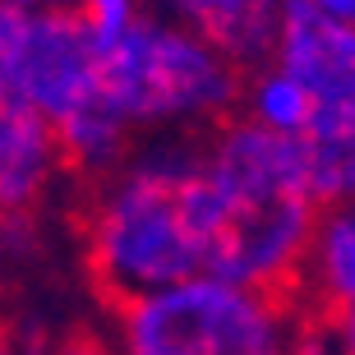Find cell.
<instances>
[{"instance_id":"6da1fadb","label":"cell","mask_w":355,"mask_h":355,"mask_svg":"<svg viewBox=\"0 0 355 355\" xmlns=\"http://www.w3.org/2000/svg\"><path fill=\"white\" fill-rule=\"evenodd\" d=\"M208 166L184 144L153 148L102 194L88 217V268L106 300L125 309L139 295L203 277L198 245L180 189Z\"/></svg>"},{"instance_id":"7a4b0ae2","label":"cell","mask_w":355,"mask_h":355,"mask_svg":"<svg viewBox=\"0 0 355 355\" xmlns=\"http://www.w3.org/2000/svg\"><path fill=\"white\" fill-rule=\"evenodd\" d=\"M295 304L217 277L139 295L120 309L125 355H291Z\"/></svg>"},{"instance_id":"3957f363","label":"cell","mask_w":355,"mask_h":355,"mask_svg":"<svg viewBox=\"0 0 355 355\" xmlns=\"http://www.w3.org/2000/svg\"><path fill=\"white\" fill-rule=\"evenodd\" d=\"M236 92L240 69L198 33L134 19L111 46H102V102L125 125L217 116L236 102Z\"/></svg>"},{"instance_id":"277c9868","label":"cell","mask_w":355,"mask_h":355,"mask_svg":"<svg viewBox=\"0 0 355 355\" xmlns=\"http://www.w3.org/2000/svg\"><path fill=\"white\" fill-rule=\"evenodd\" d=\"M5 97H19L51 125L102 102V46L88 19L74 10H28L10 55Z\"/></svg>"},{"instance_id":"5b68a950","label":"cell","mask_w":355,"mask_h":355,"mask_svg":"<svg viewBox=\"0 0 355 355\" xmlns=\"http://www.w3.org/2000/svg\"><path fill=\"white\" fill-rule=\"evenodd\" d=\"M277 69H286L314 97V125L355 120V24L332 19L309 0H282Z\"/></svg>"},{"instance_id":"8992f818","label":"cell","mask_w":355,"mask_h":355,"mask_svg":"<svg viewBox=\"0 0 355 355\" xmlns=\"http://www.w3.org/2000/svg\"><path fill=\"white\" fill-rule=\"evenodd\" d=\"M208 175L226 189V198H314L309 134H282L259 120H236L217 134Z\"/></svg>"},{"instance_id":"52a82bcc","label":"cell","mask_w":355,"mask_h":355,"mask_svg":"<svg viewBox=\"0 0 355 355\" xmlns=\"http://www.w3.org/2000/svg\"><path fill=\"white\" fill-rule=\"evenodd\" d=\"M175 19L189 24L203 42L236 69H250L272 55L277 60V33H282V0H162Z\"/></svg>"},{"instance_id":"ba28073f","label":"cell","mask_w":355,"mask_h":355,"mask_svg":"<svg viewBox=\"0 0 355 355\" xmlns=\"http://www.w3.org/2000/svg\"><path fill=\"white\" fill-rule=\"evenodd\" d=\"M60 144L55 125L19 97H0V212H28L46 189Z\"/></svg>"},{"instance_id":"9c48e42d","label":"cell","mask_w":355,"mask_h":355,"mask_svg":"<svg viewBox=\"0 0 355 355\" xmlns=\"http://www.w3.org/2000/svg\"><path fill=\"white\" fill-rule=\"evenodd\" d=\"M309 277L318 286V304L332 318L355 314V203H332L318 212Z\"/></svg>"},{"instance_id":"30bf717a","label":"cell","mask_w":355,"mask_h":355,"mask_svg":"<svg viewBox=\"0 0 355 355\" xmlns=\"http://www.w3.org/2000/svg\"><path fill=\"white\" fill-rule=\"evenodd\" d=\"M309 184L318 203H355V120H318L309 130Z\"/></svg>"},{"instance_id":"8fae6325","label":"cell","mask_w":355,"mask_h":355,"mask_svg":"<svg viewBox=\"0 0 355 355\" xmlns=\"http://www.w3.org/2000/svg\"><path fill=\"white\" fill-rule=\"evenodd\" d=\"M55 144H60V162L65 166H83V171H102L120 157L125 144V120L106 102L88 106L79 116H69L65 125H55Z\"/></svg>"},{"instance_id":"7c38bea8","label":"cell","mask_w":355,"mask_h":355,"mask_svg":"<svg viewBox=\"0 0 355 355\" xmlns=\"http://www.w3.org/2000/svg\"><path fill=\"white\" fill-rule=\"evenodd\" d=\"M318 106L314 97L291 79L286 69H268L250 83V120L268 125V130H282V134H309Z\"/></svg>"},{"instance_id":"4fadbf2b","label":"cell","mask_w":355,"mask_h":355,"mask_svg":"<svg viewBox=\"0 0 355 355\" xmlns=\"http://www.w3.org/2000/svg\"><path fill=\"white\" fill-rule=\"evenodd\" d=\"M83 19L97 33V46H111L134 24V0H83Z\"/></svg>"},{"instance_id":"5bb4252c","label":"cell","mask_w":355,"mask_h":355,"mask_svg":"<svg viewBox=\"0 0 355 355\" xmlns=\"http://www.w3.org/2000/svg\"><path fill=\"white\" fill-rule=\"evenodd\" d=\"M24 19H28V10L0 5V97H5V83H10V55H14V42H19Z\"/></svg>"},{"instance_id":"9a60e30c","label":"cell","mask_w":355,"mask_h":355,"mask_svg":"<svg viewBox=\"0 0 355 355\" xmlns=\"http://www.w3.org/2000/svg\"><path fill=\"white\" fill-rule=\"evenodd\" d=\"M51 355H106V351H102V342H97V337H88V332H79V337H69L65 346H55Z\"/></svg>"},{"instance_id":"2e32d148","label":"cell","mask_w":355,"mask_h":355,"mask_svg":"<svg viewBox=\"0 0 355 355\" xmlns=\"http://www.w3.org/2000/svg\"><path fill=\"white\" fill-rule=\"evenodd\" d=\"M309 5H318L323 14L342 19V24H355V0H309Z\"/></svg>"},{"instance_id":"e0dca14e","label":"cell","mask_w":355,"mask_h":355,"mask_svg":"<svg viewBox=\"0 0 355 355\" xmlns=\"http://www.w3.org/2000/svg\"><path fill=\"white\" fill-rule=\"evenodd\" d=\"M337 342H342V355H355V314L337 318Z\"/></svg>"},{"instance_id":"ac0fdd59","label":"cell","mask_w":355,"mask_h":355,"mask_svg":"<svg viewBox=\"0 0 355 355\" xmlns=\"http://www.w3.org/2000/svg\"><path fill=\"white\" fill-rule=\"evenodd\" d=\"M0 5H14V10H33L37 0H0Z\"/></svg>"},{"instance_id":"d6986e66","label":"cell","mask_w":355,"mask_h":355,"mask_svg":"<svg viewBox=\"0 0 355 355\" xmlns=\"http://www.w3.org/2000/svg\"><path fill=\"white\" fill-rule=\"evenodd\" d=\"M0 250H10V240H5V212H0Z\"/></svg>"},{"instance_id":"ffe728a7","label":"cell","mask_w":355,"mask_h":355,"mask_svg":"<svg viewBox=\"0 0 355 355\" xmlns=\"http://www.w3.org/2000/svg\"><path fill=\"white\" fill-rule=\"evenodd\" d=\"M69 5H79V0H51V10H69Z\"/></svg>"},{"instance_id":"44dd1931","label":"cell","mask_w":355,"mask_h":355,"mask_svg":"<svg viewBox=\"0 0 355 355\" xmlns=\"http://www.w3.org/2000/svg\"><path fill=\"white\" fill-rule=\"evenodd\" d=\"M0 355H10V342H5V332H0Z\"/></svg>"}]
</instances>
